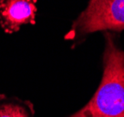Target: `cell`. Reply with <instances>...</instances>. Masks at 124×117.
Returning <instances> with one entry per match:
<instances>
[{"label":"cell","instance_id":"obj_1","mask_svg":"<svg viewBox=\"0 0 124 117\" xmlns=\"http://www.w3.org/2000/svg\"><path fill=\"white\" fill-rule=\"evenodd\" d=\"M104 72L93 99L69 117H124V52L106 34Z\"/></svg>","mask_w":124,"mask_h":117},{"label":"cell","instance_id":"obj_2","mask_svg":"<svg viewBox=\"0 0 124 117\" xmlns=\"http://www.w3.org/2000/svg\"><path fill=\"white\" fill-rule=\"evenodd\" d=\"M124 29V0H90L72 25L73 36L102 30Z\"/></svg>","mask_w":124,"mask_h":117},{"label":"cell","instance_id":"obj_3","mask_svg":"<svg viewBox=\"0 0 124 117\" xmlns=\"http://www.w3.org/2000/svg\"><path fill=\"white\" fill-rule=\"evenodd\" d=\"M37 0H0V25L8 34L15 33L21 26L35 24Z\"/></svg>","mask_w":124,"mask_h":117},{"label":"cell","instance_id":"obj_4","mask_svg":"<svg viewBox=\"0 0 124 117\" xmlns=\"http://www.w3.org/2000/svg\"><path fill=\"white\" fill-rule=\"evenodd\" d=\"M0 117H32V110L27 102L5 99L0 101Z\"/></svg>","mask_w":124,"mask_h":117}]
</instances>
